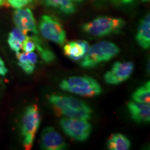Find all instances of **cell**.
Listing matches in <instances>:
<instances>
[{
    "label": "cell",
    "instance_id": "obj_2",
    "mask_svg": "<svg viewBox=\"0 0 150 150\" xmlns=\"http://www.w3.org/2000/svg\"><path fill=\"white\" fill-rule=\"evenodd\" d=\"M120 51V48L114 43L110 41H100L90 47L80 65L85 68H92L110 61Z\"/></svg>",
    "mask_w": 150,
    "mask_h": 150
},
{
    "label": "cell",
    "instance_id": "obj_3",
    "mask_svg": "<svg viewBox=\"0 0 150 150\" xmlns=\"http://www.w3.org/2000/svg\"><path fill=\"white\" fill-rule=\"evenodd\" d=\"M59 86L63 91L87 97L97 96L102 92V87L97 81L87 76H70L65 79L61 81Z\"/></svg>",
    "mask_w": 150,
    "mask_h": 150
},
{
    "label": "cell",
    "instance_id": "obj_4",
    "mask_svg": "<svg viewBox=\"0 0 150 150\" xmlns=\"http://www.w3.org/2000/svg\"><path fill=\"white\" fill-rule=\"evenodd\" d=\"M126 22L122 18L101 16L81 26L82 31L93 36L104 37L117 33L123 29Z\"/></svg>",
    "mask_w": 150,
    "mask_h": 150
},
{
    "label": "cell",
    "instance_id": "obj_23",
    "mask_svg": "<svg viewBox=\"0 0 150 150\" xmlns=\"http://www.w3.org/2000/svg\"><path fill=\"white\" fill-rule=\"evenodd\" d=\"M111 1L119 5H128L133 4L136 0H111Z\"/></svg>",
    "mask_w": 150,
    "mask_h": 150
},
{
    "label": "cell",
    "instance_id": "obj_19",
    "mask_svg": "<svg viewBox=\"0 0 150 150\" xmlns=\"http://www.w3.org/2000/svg\"><path fill=\"white\" fill-rule=\"evenodd\" d=\"M33 37L35 42V46H36L35 49H37L43 61L46 63H51L54 61V59H56V56L53 52H52L47 47L43 46L42 41L40 40L38 37H37L36 35H33Z\"/></svg>",
    "mask_w": 150,
    "mask_h": 150
},
{
    "label": "cell",
    "instance_id": "obj_21",
    "mask_svg": "<svg viewBox=\"0 0 150 150\" xmlns=\"http://www.w3.org/2000/svg\"><path fill=\"white\" fill-rule=\"evenodd\" d=\"M11 6L14 8H23L29 4L33 0H7Z\"/></svg>",
    "mask_w": 150,
    "mask_h": 150
},
{
    "label": "cell",
    "instance_id": "obj_7",
    "mask_svg": "<svg viewBox=\"0 0 150 150\" xmlns=\"http://www.w3.org/2000/svg\"><path fill=\"white\" fill-rule=\"evenodd\" d=\"M60 125L65 134L79 142L88 140L92 131L91 123L86 120L64 117L60 121Z\"/></svg>",
    "mask_w": 150,
    "mask_h": 150
},
{
    "label": "cell",
    "instance_id": "obj_17",
    "mask_svg": "<svg viewBox=\"0 0 150 150\" xmlns=\"http://www.w3.org/2000/svg\"><path fill=\"white\" fill-rule=\"evenodd\" d=\"M47 6L56 8L63 13L70 15L76 11V7L72 0H44Z\"/></svg>",
    "mask_w": 150,
    "mask_h": 150
},
{
    "label": "cell",
    "instance_id": "obj_16",
    "mask_svg": "<svg viewBox=\"0 0 150 150\" xmlns=\"http://www.w3.org/2000/svg\"><path fill=\"white\" fill-rule=\"evenodd\" d=\"M110 150H128L131 148V141L122 134H114L109 137L106 142Z\"/></svg>",
    "mask_w": 150,
    "mask_h": 150
},
{
    "label": "cell",
    "instance_id": "obj_18",
    "mask_svg": "<svg viewBox=\"0 0 150 150\" xmlns=\"http://www.w3.org/2000/svg\"><path fill=\"white\" fill-rule=\"evenodd\" d=\"M134 102L147 103L150 102V82L147 81L145 84L137 88L131 95Z\"/></svg>",
    "mask_w": 150,
    "mask_h": 150
},
{
    "label": "cell",
    "instance_id": "obj_25",
    "mask_svg": "<svg viewBox=\"0 0 150 150\" xmlns=\"http://www.w3.org/2000/svg\"><path fill=\"white\" fill-rule=\"evenodd\" d=\"M72 1H75V2H77V3H80L81 1H83V0H72Z\"/></svg>",
    "mask_w": 150,
    "mask_h": 150
},
{
    "label": "cell",
    "instance_id": "obj_12",
    "mask_svg": "<svg viewBox=\"0 0 150 150\" xmlns=\"http://www.w3.org/2000/svg\"><path fill=\"white\" fill-rule=\"evenodd\" d=\"M89 43L84 40L71 41L65 45L63 47L64 54L74 61L81 60L88 51Z\"/></svg>",
    "mask_w": 150,
    "mask_h": 150
},
{
    "label": "cell",
    "instance_id": "obj_6",
    "mask_svg": "<svg viewBox=\"0 0 150 150\" xmlns=\"http://www.w3.org/2000/svg\"><path fill=\"white\" fill-rule=\"evenodd\" d=\"M39 30L41 35L47 40L56 44H64L66 40V32L61 22L53 16L44 15L40 18Z\"/></svg>",
    "mask_w": 150,
    "mask_h": 150
},
{
    "label": "cell",
    "instance_id": "obj_5",
    "mask_svg": "<svg viewBox=\"0 0 150 150\" xmlns=\"http://www.w3.org/2000/svg\"><path fill=\"white\" fill-rule=\"evenodd\" d=\"M40 121V114L37 105L32 104L28 106L22 120V136L25 149H31L32 147Z\"/></svg>",
    "mask_w": 150,
    "mask_h": 150
},
{
    "label": "cell",
    "instance_id": "obj_20",
    "mask_svg": "<svg viewBox=\"0 0 150 150\" xmlns=\"http://www.w3.org/2000/svg\"><path fill=\"white\" fill-rule=\"evenodd\" d=\"M35 42L33 39V35L31 36H27V39L24 40L22 45V49L24 52H32L35 50Z\"/></svg>",
    "mask_w": 150,
    "mask_h": 150
},
{
    "label": "cell",
    "instance_id": "obj_22",
    "mask_svg": "<svg viewBox=\"0 0 150 150\" xmlns=\"http://www.w3.org/2000/svg\"><path fill=\"white\" fill-rule=\"evenodd\" d=\"M8 73V69L6 67L4 62L0 57V75L4 76Z\"/></svg>",
    "mask_w": 150,
    "mask_h": 150
},
{
    "label": "cell",
    "instance_id": "obj_24",
    "mask_svg": "<svg viewBox=\"0 0 150 150\" xmlns=\"http://www.w3.org/2000/svg\"><path fill=\"white\" fill-rule=\"evenodd\" d=\"M4 0H0V6L4 4Z\"/></svg>",
    "mask_w": 150,
    "mask_h": 150
},
{
    "label": "cell",
    "instance_id": "obj_26",
    "mask_svg": "<svg viewBox=\"0 0 150 150\" xmlns=\"http://www.w3.org/2000/svg\"><path fill=\"white\" fill-rule=\"evenodd\" d=\"M142 1H143V2H147V1H149V0H141Z\"/></svg>",
    "mask_w": 150,
    "mask_h": 150
},
{
    "label": "cell",
    "instance_id": "obj_11",
    "mask_svg": "<svg viewBox=\"0 0 150 150\" xmlns=\"http://www.w3.org/2000/svg\"><path fill=\"white\" fill-rule=\"evenodd\" d=\"M127 108L133 120L138 123H147L150 121V106L147 103L129 102Z\"/></svg>",
    "mask_w": 150,
    "mask_h": 150
},
{
    "label": "cell",
    "instance_id": "obj_13",
    "mask_svg": "<svg viewBox=\"0 0 150 150\" xmlns=\"http://www.w3.org/2000/svg\"><path fill=\"white\" fill-rule=\"evenodd\" d=\"M136 40L140 47L147 50L150 46V16L146 14L140 20L136 35Z\"/></svg>",
    "mask_w": 150,
    "mask_h": 150
},
{
    "label": "cell",
    "instance_id": "obj_15",
    "mask_svg": "<svg viewBox=\"0 0 150 150\" xmlns=\"http://www.w3.org/2000/svg\"><path fill=\"white\" fill-rule=\"evenodd\" d=\"M27 34L19 29L18 28H13L8 34V44L11 50L18 54L22 50V45L27 39Z\"/></svg>",
    "mask_w": 150,
    "mask_h": 150
},
{
    "label": "cell",
    "instance_id": "obj_9",
    "mask_svg": "<svg viewBox=\"0 0 150 150\" xmlns=\"http://www.w3.org/2000/svg\"><path fill=\"white\" fill-rule=\"evenodd\" d=\"M40 147L46 150H63L67 147L61 135L52 127L43 129L40 135Z\"/></svg>",
    "mask_w": 150,
    "mask_h": 150
},
{
    "label": "cell",
    "instance_id": "obj_10",
    "mask_svg": "<svg viewBox=\"0 0 150 150\" xmlns=\"http://www.w3.org/2000/svg\"><path fill=\"white\" fill-rule=\"evenodd\" d=\"M13 22L16 27L25 33L31 32L38 34L34 16L29 8H16L13 13Z\"/></svg>",
    "mask_w": 150,
    "mask_h": 150
},
{
    "label": "cell",
    "instance_id": "obj_8",
    "mask_svg": "<svg viewBox=\"0 0 150 150\" xmlns=\"http://www.w3.org/2000/svg\"><path fill=\"white\" fill-rule=\"evenodd\" d=\"M135 68L133 62H115L110 70L104 74L105 82L110 85H118L128 79Z\"/></svg>",
    "mask_w": 150,
    "mask_h": 150
},
{
    "label": "cell",
    "instance_id": "obj_1",
    "mask_svg": "<svg viewBox=\"0 0 150 150\" xmlns=\"http://www.w3.org/2000/svg\"><path fill=\"white\" fill-rule=\"evenodd\" d=\"M48 100L58 115L86 120L91 118V108L80 99L65 95H52L48 97Z\"/></svg>",
    "mask_w": 150,
    "mask_h": 150
},
{
    "label": "cell",
    "instance_id": "obj_14",
    "mask_svg": "<svg viewBox=\"0 0 150 150\" xmlns=\"http://www.w3.org/2000/svg\"><path fill=\"white\" fill-rule=\"evenodd\" d=\"M18 65L26 74H31L34 71L38 61L37 55L34 52H24L17 54Z\"/></svg>",
    "mask_w": 150,
    "mask_h": 150
}]
</instances>
